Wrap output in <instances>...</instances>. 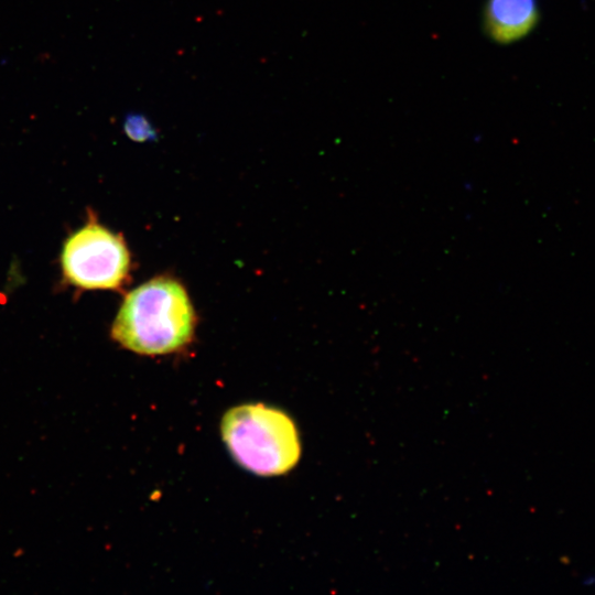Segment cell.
Wrapping results in <instances>:
<instances>
[{
    "mask_svg": "<svg viewBox=\"0 0 595 595\" xmlns=\"http://www.w3.org/2000/svg\"><path fill=\"white\" fill-rule=\"evenodd\" d=\"M196 314L184 285L167 275L155 277L130 291L111 325V338L139 355L176 353L195 334Z\"/></svg>",
    "mask_w": 595,
    "mask_h": 595,
    "instance_id": "cell-1",
    "label": "cell"
},
{
    "mask_svg": "<svg viewBox=\"0 0 595 595\" xmlns=\"http://www.w3.org/2000/svg\"><path fill=\"white\" fill-rule=\"evenodd\" d=\"M223 440L234 459L260 476L290 472L301 457L293 420L283 411L249 403L227 411L220 422Z\"/></svg>",
    "mask_w": 595,
    "mask_h": 595,
    "instance_id": "cell-2",
    "label": "cell"
},
{
    "mask_svg": "<svg viewBox=\"0 0 595 595\" xmlns=\"http://www.w3.org/2000/svg\"><path fill=\"white\" fill-rule=\"evenodd\" d=\"M60 268L62 285L77 292L121 291L130 281L132 261L123 236L89 209L86 223L63 241Z\"/></svg>",
    "mask_w": 595,
    "mask_h": 595,
    "instance_id": "cell-3",
    "label": "cell"
},
{
    "mask_svg": "<svg viewBox=\"0 0 595 595\" xmlns=\"http://www.w3.org/2000/svg\"><path fill=\"white\" fill-rule=\"evenodd\" d=\"M537 0H487L485 30L498 43H511L526 36L537 24Z\"/></svg>",
    "mask_w": 595,
    "mask_h": 595,
    "instance_id": "cell-4",
    "label": "cell"
},
{
    "mask_svg": "<svg viewBox=\"0 0 595 595\" xmlns=\"http://www.w3.org/2000/svg\"><path fill=\"white\" fill-rule=\"evenodd\" d=\"M125 134L134 142H149L158 139V131L151 120L142 112L126 113L122 122Z\"/></svg>",
    "mask_w": 595,
    "mask_h": 595,
    "instance_id": "cell-5",
    "label": "cell"
},
{
    "mask_svg": "<svg viewBox=\"0 0 595 595\" xmlns=\"http://www.w3.org/2000/svg\"><path fill=\"white\" fill-rule=\"evenodd\" d=\"M583 585L595 588V574L591 573L583 578Z\"/></svg>",
    "mask_w": 595,
    "mask_h": 595,
    "instance_id": "cell-6",
    "label": "cell"
}]
</instances>
